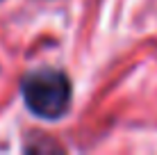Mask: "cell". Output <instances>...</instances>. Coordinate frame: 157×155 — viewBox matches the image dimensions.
<instances>
[{"label": "cell", "mask_w": 157, "mask_h": 155, "mask_svg": "<svg viewBox=\"0 0 157 155\" xmlns=\"http://www.w3.org/2000/svg\"><path fill=\"white\" fill-rule=\"evenodd\" d=\"M21 96L34 116L46 121H57L71 107L73 84L64 71L39 68L21 80Z\"/></svg>", "instance_id": "6da1fadb"}]
</instances>
